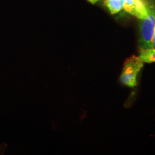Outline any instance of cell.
Masks as SVG:
<instances>
[{
    "instance_id": "obj_4",
    "label": "cell",
    "mask_w": 155,
    "mask_h": 155,
    "mask_svg": "<svg viewBox=\"0 0 155 155\" xmlns=\"http://www.w3.org/2000/svg\"><path fill=\"white\" fill-rule=\"evenodd\" d=\"M125 0H104V4L111 14L114 15L123 9Z\"/></svg>"
},
{
    "instance_id": "obj_2",
    "label": "cell",
    "mask_w": 155,
    "mask_h": 155,
    "mask_svg": "<svg viewBox=\"0 0 155 155\" xmlns=\"http://www.w3.org/2000/svg\"><path fill=\"white\" fill-rule=\"evenodd\" d=\"M143 66V62L139 57L132 56L124 63L120 80L123 84L133 87L137 85V77Z\"/></svg>"
},
{
    "instance_id": "obj_5",
    "label": "cell",
    "mask_w": 155,
    "mask_h": 155,
    "mask_svg": "<svg viewBox=\"0 0 155 155\" xmlns=\"http://www.w3.org/2000/svg\"><path fill=\"white\" fill-rule=\"evenodd\" d=\"M139 58L143 62L149 63L155 62V49L148 48L141 50Z\"/></svg>"
},
{
    "instance_id": "obj_3",
    "label": "cell",
    "mask_w": 155,
    "mask_h": 155,
    "mask_svg": "<svg viewBox=\"0 0 155 155\" xmlns=\"http://www.w3.org/2000/svg\"><path fill=\"white\" fill-rule=\"evenodd\" d=\"M123 8L130 15L143 20L148 15L149 2L147 0H125Z\"/></svg>"
},
{
    "instance_id": "obj_6",
    "label": "cell",
    "mask_w": 155,
    "mask_h": 155,
    "mask_svg": "<svg viewBox=\"0 0 155 155\" xmlns=\"http://www.w3.org/2000/svg\"><path fill=\"white\" fill-rule=\"evenodd\" d=\"M152 48L155 49V30L152 38Z\"/></svg>"
},
{
    "instance_id": "obj_7",
    "label": "cell",
    "mask_w": 155,
    "mask_h": 155,
    "mask_svg": "<svg viewBox=\"0 0 155 155\" xmlns=\"http://www.w3.org/2000/svg\"><path fill=\"white\" fill-rule=\"evenodd\" d=\"M99 1H100V0H87V1H89V2H90L92 4H94L97 3Z\"/></svg>"
},
{
    "instance_id": "obj_1",
    "label": "cell",
    "mask_w": 155,
    "mask_h": 155,
    "mask_svg": "<svg viewBox=\"0 0 155 155\" xmlns=\"http://www.w3.org/2000/svg\"><path fill=\"white\" fill-rule=\"evenodd\" d=\"M140 26L139 46L141 50L152 48V38L155 30V5L149 1L148 15L141 20Z\"/></svg>"
}]
</instances>
